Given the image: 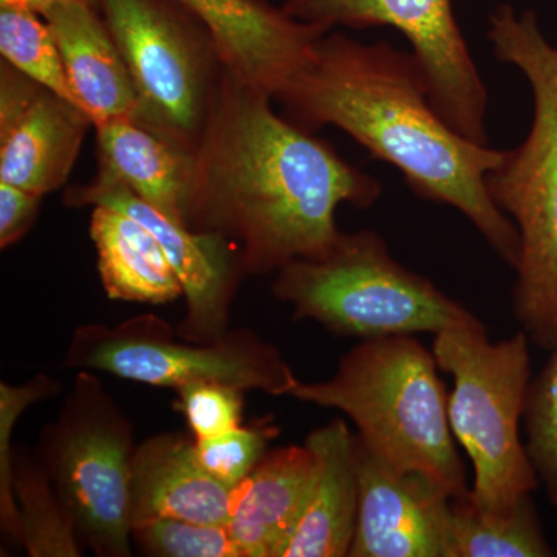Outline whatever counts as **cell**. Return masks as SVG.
I'll return each instance as SVG.
<instances>
[{"mask_svg":"<svg viewBox=\"0 0 557 557\" xmlns=\"http://www.w3.org/2000/svg\"><path fill=\"white\" fill-rule=\"evenodd\" d=\"M0 53L3 61L24 75L78 104L70 86L60 47L50 25L40 14L0 7Z\"/></svg>","mask_w":557,"mask_h":557,"instance_id":"cell-23","label":"cell"},{"mask_svg":"<svg viewBox=\"0 0 557 557\" xmlns=\"http://www.w3.org/2000/svg\"><path fill=\"white\" fill-rule=\"evenodd\" d=\"M90 237L109 299L163 306L183 296L166 252L138 220L119 209L94 207Z\"/></svg>","mask_w":557,"mask_h":557,"instance_id":"cell-20","label":"cell"},{"mask_svg":"<svg viewBox=\"0 0 557 557\" xmlns=\"http://www.w3.org/2000/svg\"><path fill=\"white\" fill-rule=\"evenodd\" d=\"M528 388L523 429L539 483L557 507V346Z\"/></svg>","mask_w":557,"mask_h":557,"instance_id":"cell-24","label":"cell"},{"mask_svg":"<svg viewBox=\"0 0 557 557\" xmlns=\"http://www.w3.org/2000/svg\"><path fill=\"white\" fill-rule=\"evenodd\" d=\"M358 437V435H357ZM359 511L350 557H443V511L434 482L391 467L358 438Z\"/></svg>","mask_w":557,"mask_h":557,"instance_id":"cell-14","label":"cell"},{"mask_svg":"<svg viewBox=\"0 0 557 557\" xmlns=\"http://www.w3.org/2000/svg\"><path fill=\"white\" fill-rule=\"evenodd\" d=\"M64 201L69 207L119 209L143 223L160 242L183 287L186 317L178 325L180 338L209 344L226 335L231 306L245 273L239 252L225 237L175 222L121 185L91 180L70 186Z\"/></svg>","mask_w":557,"mask_h":557,"instance_id":"cell-11","label":"cell"},{"mask_svg":"<svg viewBox=\"0 0 557 557\" xmlns=\"http://www.w3.org/2000/svg\"><path fill=\"white\" fill-rule=\"evenodd\" d=\"M233 491L200 463L194 437L153 435L137 445L132 458V525L153 518L228 525Z\"/></svg>","mask_w":557,"mask_h":557,"instance_id":"cell-16","label":"cell"},{"mask_svg":"<svg viewBox=\"0 0 557 557\" xmlns=\"http://www.w3.org/2000/svg\"><path fill=\"white\" fill-rule=\"evenodd\" d=\"M273 295L293 318L361 341L437 333L478 319L428 277L413 273L372 230L341 233L322 256L276 271Z\"/></svg>","mask_w":557,"mask_h":557,"instance_id":"cell-6","label":"cell"},{"mask_svg":"<svg viewBox=\"0 0 557 557\" xmlns=\"http://www.w3.org/2000/svg\"><path fill=\"white\" fill-rule=\"evenodd\" d=\"M432 354L454 379L448 417L474 468L469 497L480 511L507 515L541 486L520 437L533 380L530 339L519 330L493 343L474 319L437 333Z\"/></svg>","mask_w":557,"mask_h":557,"instance_id":"cell-5","label":"cell"},{"mask_svg":"<svg viewBox=\"0 0 557 557\" xmlns=\"http://www.w3.org/2000/svg\"><path fill=\"white\" fill-rule=\"evenodd\" d=\"M42 17L60 47L76 101L94 126L116 119L135 120L137 95L98 5L61 3Z\"/></svg>","mask_w":557,"mask_h":557,"instance_id":"cell-18","label":"cell"},{"mask_svg":"<svg viewBox=\"0 0 557 557\" xmlns=\"http://www.w3.org/2000/svg\"><path fill=\"white\" fill-rule=\"evenodd\" d=\"M95 182L121 185L168 218L188 226L196 152L178 148L131 119L97 124Z\"/></svg>","mask_w":557,"mask_h":557,"instance_id":"cell-17","label":"cell"},{"mask_svg":"<svg viewBox=\"0 0 557 557\" xmlns=\"http://www.w3.org/2000/svg\"><path fill=\"white\" fill-rule=\"evenodd\" d=\"M132 542L156 557H242L228 525H208L174 518L139 520Z\"/></svg>","mask_w":557,"mask_h":557,"instance_id":"cell-26","label":"cell"},{"mask_svg":"<svg viewBox=\"0 0 557 557\" xmlns=\"http://www.w3.org/2000/svg\"><path fill=\"white\" fill-rule=\"evenodd\" d=\"M13 493L20 512L22 548L28 556H83L75 520L38 456L13 453Z\"/></svg>","mask_w":557,"mask_h":557,"instance_id":"cell-22","label":"cell"},{"mask_svg":"<svg viewBox=\"0 0 557 557\" xmlns=\"http://www.w3.org/2000/svg\"><path fill=\"white\" fill-rule=\"evenodd\" d=\"M443 557H548L549 547L533 497L507 515L480 511L469 490L450 497L443 511Z\"/></svg>","mask_w":557,"mask_h":557,"instance_id":"cell-21","label":"cell"},{"mask_svg":"<svg viewBox=\"0 0 557 557\" xmlns=\"http://www.w3.org/2000/svg\"><path fill=\"white\" fill-rule=\"evenodd\" d=\"M244 391L220 383H194L177 391V410L196 440L214 437L240 426Z\"/></svg>","mask_w":557,"mask_h":557,"instance_id":"cell-28","label":"cell"},{"mask_svg":"<svg viewBox=\"0 0 557 557\" xmlns=\"http://www.w3.org/2000/svg\"><path fill=\"white\" fill-rule=\"evenodd\" d=\"M288 397L346 413L359 442L391 467L424 475L453 497L469 490L437 359L413 335L359 341L332 379H298Z\"/></svg>","mask_w":557,"mask_h":557,"instance_id":"cell-4","label":"cell"},{"mask_svg":"<svg viewBox=\"0 0 557 557\" xmlns=\"http://www.w3.org/2000/svg\"><path fill=\"white\" fill-rule=\"evenodd\" d=\"M94 121L9 62H0V182L46 197L62 188Z\"/></svg>","mask_w":557,"mask_h":557,"instance_id":"cell-12","label":"cell"},{"mask_svg":"<svg viewBox=\"0 0 557 557\" xmlns=\"http://www.w3.org/2000/svg\"><path fill=\"white\" fill-rule=\"evenodd\" d=\"M137 95L135 123L196 152L225 65L178 0H98Z\"/></svg>","mask_w":557,"mask_h":557,"instance_id":"cell-8","label":"cell"},{"mask_svg":"<svg viewBox=\"0 0 557 557\" xmlns=\"http://www.w3.org/2000/svg\"><path fill=\"white\" fill-rule=\"evenodd\" d=\"M60 381L47 373L21 386L0 383V527L3 537L11 544L21 545L20 512L13 493V431L22 413L32 405L51 397L60 391Z\"/></svg>","mask_w":557,"mask_h":557,"instance_id":"cell-25","label":"cell"},{"mask_svg":"<svg viewBox=\"0 0 557 557\" xmlns=\"http://www.w3.org/2000/svg\"><path fill=\"white\" fill-rule=\"evenodd\" d=\"M129 418L94 372L79 370L57 420L42 431L38 456L76 523L100 557L132 556Z\"/></svg>","mask_w":557,"mask_h":557,"instance_id":"cell-7","label":"cell"},{"mask_svg":"<svg viewBox=\"0 0 557 557\" xmlns=\"http://www.w3.org/2000/svg\"><path fill=\"white\" fill-rule=\"evenodd\" d=\"M214 39L223 65L273 100L329 30L270 0H178Z\"/></svg>","mask_w":557,"mask_h":557,"instance_id":"cell-13","label":"cell"},{"mask_svg":"<svg viewBox=\"0 0 557 557\" xmlns=\"http://www.w3.org/2000/svg\"><path fill=\"white\" fill-rule=\"evenodd\" d=\"M271 101L225 69L196 150L188 226L225 237L245 276L324 255L343 233L339 205L369 208L381 196L379 180Z\"/></svg>","mask_w":557,"mask_h":557,"instance_id":"cell-1","label":"cell"},{"mask_svg":"<svg viewBox=\"0 0 557 557\" xmlns=\"http://www.w3.org/2000/svg\"><path fill=\"white\" fill-rule=\"evenodd\" d=\"M278 429L267 420L260 426H237L214 437L196 440L200 463L212 478L236 490L258 467Z\"/></svg>","mask_w":557,"mask_h":557,"instance_id":"cell-27","label":"cell"},{"mask_svg":"<svg viewBox=\"0 0 557 557\" xmlns=\"http://www.w3.org/2000/svg\"><path fill=\"white\" fill-rule=\"evenodd\" d=\"M318 471L317 453L306 442L267 450L233 491L228 528L242 557H284Z\"/></svg>","mask_w":557,"mask_h":557,"instance_id":"cell-15","label":"cell"},{"mask_svg":"<svg viewBox=\"0 0 557 557\" xmlns=\"http://www.w3.org/2000/svg\"><path fill=\"white\" fill-rule=\"evenodd\" d=\"M282 7L296 20L329 32L392 27L401 33L435 110L458 134L487 145V91L458 27L453 0H285Z\"/></svg>","mask_w":557,"mask_h":557,"instance_id":"cell-10","label":"cell"},{"mask_svg":"<svg viewBox=\"0 0 557 557\" xmlns=\"http://www.w3.org/2000/svg\"><path fill=\"white\" fill-rule=\"evenodd\" d=\"M306 443L317 453L318 478L284 557H346L359 511L357 434L335 418Z\"/></svg>","mask_w":557,"mask_h":557,"instance_id":"cell-19","label":"cell"},{"mask_svg":"<svg viewBox=\"0 0 557 557\" xmlns=\"http://www.w3.org/2000/svg\"><path fill=\"white\" fill-rule=\"evenodd\" d=\"M67 2H87L98 5V0H0V7H11V9H22L38 13L40 16L47 13L53 7Z\"/></svg>","mask_w":557,"mask_h":557,"instance_id":"cell-30","label":"cell"},{"mask_svg":"<svg viewBox=\"0 0 557 557\" xmlns=\"http://www.w3.org/2000/svg\"><path fill=\"white\" fill-rule=\"evenodd\" d=\"M276 100L304 129L346 132L397 168L416 196L456 208L509 267L518 265V228L486 185L505 150L471 141L443 120L410 51L330 30Z\"/></svg>","mask_w":557,"mask_h":557,"instance_id":"cell-2","label":"cell"},{"mask_svg":"<svg viewBox=\"0 0 557 557\" xmlns=\"http://www.w3.org/2000/svg\"><path fill=\"white\" fill-rule=\"evenodd\" d=\"M487 38L497 60L515 65L533 91V123L525 141L505 150L486 177L487 190L518 228L512 313L531 344L557 346V44L541 30L534 11L502 3Z\"/></svg>","mask_w":557,"mask_h":557,"instance_id":"cell-3","label":"cell"},{"mask_svg":"<svg viewBox=\"0 0 557 557\" xmlns=\"http://www.w3.org/2000/svg\"><path fill=\"white\" fill-rule=\"evenodd\" d=\"M65 364L175 391L194 383H220L288 397L298 381L281 351L252 330L230 329L214 343H193L180 338L156 314L115 325H81L70 339Z\"/></svg>","mask_w":557,"mask_h":557,"instance_id":"cell-9","label":"cell"},{"mask_svg":"<svg viewBox=\"0 0 557 557\" xmlns=\"http://www.w3.org/2000/svg\"><path fill=\"white\" fill-rule=\"evenodd\" d=\"M42 196L0 182V248L17 244L38 218Z\"/></svg>","mask_w":557,"mask_h":557,"instance_id":"cell-29","label":"cell"}]
</instances>
